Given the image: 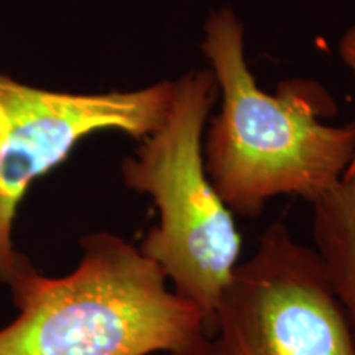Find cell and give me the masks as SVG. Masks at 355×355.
<instances>
[{
	"instance_id": "cell-5",
	"label": "cell",
	"mask_w": 355,
	"mask_h": 355,
	"mask_svg": "<svg viewBox=\"0 0 355 355\" xmlns=\"http://www.w3.org/2000/svg\"><path fill=\"white\" fill-rule=\"evenodd\" d=\"M173 86L162 81L135 91H53L0 69V282L8 285L28 265L12 245V229L30 186L92 133L144 140L165 121Z\"/></svg>"
},
{
	"instance_id": "cell-6",
	"label": "cell",
	"mask_w": 355,
	"mask_h": 355,
	"mask_svg": "<svg viewBox=\"0 0 355 355\" xmlns=\"http://www.w3.org/2000/svg\"><path fill=\"white\" fill-rule=\"evenodd\" d=\"M313 241L355 332V176L313 202Z\"/></svg>"
},
{
	"instance_id": "cell-7",
	"label": "cell",
	"mask_w": 355,
	"mask_h": 355,
	"mask_svg": "<svg viewBox=\"0 0 355 355\" xmlns=\"http://www.w3.org/2000/svg\"><path fill=\"white\" fill-rule=\"evenodd\" d=\"M339 55L343 58L344 64L352 71L355 76V25L350 26L347 32L343 35V38H340ZM350 176H355V155L352 158V163H350V166L347 168V171H345L344 175V178Z\"/></svg>"
},
{
	"instance_id": "cell-3",
	"label": "cell",
	"mask_w": 355,
	"mask_h": 355,
	"mask_svg": "<svg viewBox=\"0 0 355 355\" xmlns=\"http://www.w3.org/2000/svg\"><path fill=\"white\" fill-rule=\"evenodd\" d=\"M217 91L211 69L176 79L165 121L121 166L127 188L148 194L158 209V224L140 252L159 266L178 296L201 311L211 332L242 250L232 211L204 168L202 133Z\"/></svg>"
},
{
	"instance_id": "cell-4",
	"label": "cell",
	"mask_w": 355,
	"mask_h": 355,
	"mask_svg": "<svg viewBox=\"0 0 355 355\" xmlns=\"http://www.w3.org/2000/svg\"><path fill=\"white\" fill-rule=\"evenodd\" d=\"M211 355H355V332L314 248L282 222L222 291Z\"/></svg>"
},
{
	"instance_id": "cell-1",
	"label": "cell",
	"mask_w": 355,
	"mask_h": 355,
	"mask_svg": "<svg viewBox=\"0 0 355 355\" xmlns=\"http://www.w3.org/2000/svg\"><path fill=\"white\" fill-rule=\"evenodd\" d=\"M204 56L222 105L207 127L204 168L232 214L255 217L270 199L313 204L343 180L355 155V122L327 125L336 102L314 81L288 79L268 94L245 60L243 25L232 8L204 24Z\"/></svg>"
},
{
	"instance_id": "cell-2",
	"label": "cell",
	"mask_w": 355,
	"mask_h": 355,
	"mask_svg": "<svg viewBox=\"0 0 355 355\" xmlns=\"http://www.w3.org/2000/svg\"><path fill=\"white\" fill-rule=\"evenodd\" d=\"M81 248L69 275L48 278L28 263L12 278L20 314L0 329V355H211L201 311L139 247L97 232Z\"/></svg>"
}]
</instances>
